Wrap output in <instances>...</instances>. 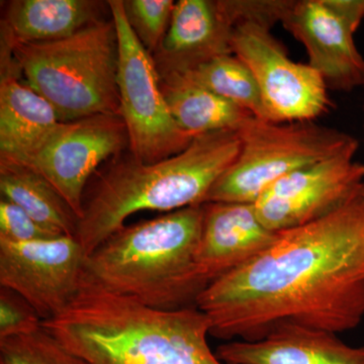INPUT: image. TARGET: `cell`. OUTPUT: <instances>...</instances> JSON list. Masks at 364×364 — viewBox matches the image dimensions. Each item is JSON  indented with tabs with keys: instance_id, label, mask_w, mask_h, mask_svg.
<instances>
[{
	"instance_id": "cell-1",
	"label": "cell",
	"mask_w": 364,
	"mask_h": 364,
	"mask_svg": "<svg viewBox=\"0 0 364 364\" xmlns=\"http://www.w3.org/2000/svg\"><path fill=\"white\" fill-rule=\"evenodd\" d=\"M210 336L265 338L280 325L339 334L364 318V200L279 232L262 252L203 291Z\"/></svg>"
},
{
	"instance_id": "cell-2",
	"label": "cell",
	"mask_w": 364,
	"mask_h": 364,
	"mask_svg": "<svg viewBox=\"0 0 364 364\" xmlns=\"http://www.w3.org/2000/svg\"><path fill=\"white\" fill-rule=\"evenodd\" d=\"M42 325L88 364H225L210 349V322L200 309L148 308L85 272L70 305Z\"/></svg>"
},
{
	"instance_id": "cell-3",
	"label": "cell",
	"mask_w": 364,
	"mask_h": 364,
	"mask_svg": "<svg viewBox=\"0 0 364 364\" xmlns=\"http://www.w3.org/2000/svg\"><path fill=\"white\" fill-rule=\"evenodd\" d=\"M239 151L238 132L220 131L195 136L186 149L158 162L130 159L114 165L83 200L76 238L86 257L136 213L203 205Z\"/></svg>"
},
{
	"instance_id": "cell-4",
	"label": "cell",
	"mask_w": 364,
	"mask_h": 364,
	"mask_svg": "<svg viewBox=\"0 0 364 364\" xmlns=\"http://www.w3.org/2000/svg\"><path fill=\"white\" fill-rule=\"evenodd\" d=\"M203 213L205 205H193L124 225L86 257L85 272L107 291L148 308H198L208 287L195 263Z\"/></svg>"
},
{
	"instance_id": "cell-5",
	"label": "cell",
	"mask_w": 364,
	"mask_h": 364,
	"mask_svg": "<svg viewBox=\"0 0 364 364\" xmlns=\"http://www.w3.org/2000/svg\"><path fill=\"white\" fill-rule=\"evenodd\" d=\"M6 46L26 85L51 105L60 123L119 116V42L112 18L95 21L66 39Z\"/></svg>"
},
{
	"instance_id": "cell-6",
	"label": "cell",
	"mask_w": 364,
	"mask_h": 364,
	"mask_svg": "<svg viewBox=\"0 0 364 364\" xmlns=\"http://www.w3.org/2000/svg\"><path fill=\"white\" fill-rule=\"evenodd\" d=\"M237 132L238 157L208 191L205 203H254L282 177L358 149L354 136L314 121L274 123L252 116Z\"/></svg>"
},
{
	"instance_id": "cell-7",
	"label": "cell",
	"mask_w": 364,
	"mask_h": 364,
	"mask_svg": "<svg viewBox=\"0 0 364 364\" xmlns=\"http://www.w3.org/2000/svg\"><path fill=\"white\" fill-rule=\"evenodd\" d=\"M119 42V116L136 161L151 164L178 154L193 141L179 128L165 102L151 53L129 23L123 0L107 2Z\"/></svg>"
},
{
	"instance_id": "cell-8",
	"label": "cell",
	"mask_w": 364,
	"mask_h": 364,
	"mask_svg": "<svg viewBox=\"0 0 364 364\" xmlns=\"http://www.w3.org/2000/svg\"><path fill=\"white\" fill-rule=\"evenodd\" d=\"M272 28L258 21L241 23L232 36V53L252 72L267 121H314L331 107L329 88L313 67L289 58Z\"/></svg>"
},
{
	"instance_id": "cell-9",
	"label": "cell",
	"mask_w": 364,
	"mask_h": 364,
	"mask_svg": "<svg viewBox=\"0 0 364 364\" xmlns=\"http://www.w3.org/2000/svg\"><path fill=\"white\" fill-rule=\"evenodd\" d=\"M356 151H345L275 181L253 203L263 226L274 233L305 226L358 200L364 164L354 160Z\"/></svg>"
},
{
	"instance_id": "cell-10",
	"label": "cell",
	"mask_w": 364,
	"mask_h": 364,
	"mask_svg": "<svg viewBox=\"0 0 364 364\" xmlns=\"http://www.w3.org/2000/svg\"><path fill=\"white\" fill-rule=\"evenodd\" d=\"M85 262L76 237L28 243L0 240V287L21 296L42 321L50 320L75 298Z\"/></svg>"
},
{
	"instance_id": "cell-11",
	"label": "cell",
	"mask_w": 364,
	"mask_h": 364,
	"mask_svg": "<svg viewBox=\"0 0 364 364\" xmlns=\"http://www.w3.org/2000/svg\"><path fill=\"white\" fill-rule=\"evenodd\" d=\"M127 144L128 134L119 114L61 123L28 168L45 177L80 219L88 179Z\"/></svg>"
},
{
	"instance_id": "cell-12",
	"label": "cell",
	"mask_w": 364,
	"mask_h": 364,
	"mask_svg": "<svg viewBox=\"0 0 364 364\" xmlns=\"http://www.w3.org/2000/svg\"><path fill=\"white\" fill-rule=\"evenodd\" d=\"M280 23L306 48L309 65L328 88L351 91L363 86L364 58L354 42L356 31L325 0H289Z\"/></svg>"
},
{
	"instance_id": "cell-13",
	"label": "cell",
	"mask_w": 364,
	"mask_h": 364,
	"mask_svg": "<svg viewBox=\"0 0 364 364\" xmlns=\"http://www.w3.org/2000/svg\"><path fill=\"white\" fill-rule=\"evenodd\" d=\"M241 23L239 0H181L156 51L158 72L182 73L215 57L233 54L232 36Z\"/></svg>"
},
{
	"instance_id": "cell-14",
	"label": "cell",
	"mask_w": 364,
	"mask_h": 364,
	"mask_svg": "<svg viewBox=\"0 0 364 364\" xmlns=\"http://www.w3.org/2000/svg\"><path fill=\"white\" fill-rule=\"evenodd\" d=\"M202 235L196 247V272L214 284L272 245L277 234L256 215L253 203H203Z\"/></svg>"
},
{
	"instance_id": "cell-15",
	"label": "cell",
	"mask_w": 364,
	"mask_h": 364,
	"mask_svg": "<svg viewBox=\"0 0 364 364\" xmlns=\"http://www.w3.org/2000/svg\"><path fill=\"white\" fill-rule=\"evenodd\" d=\"M225 364H364V346L344 343L337 334L284 324L265 338L233 340L215 350Z\"/></svg>"
},
{
	"instance_id": "cell-16",
	"label": "cell",
	"mask_w": 364,
	"mask_h": 364,
	"mask_svg": "<svg viewBox=\"0 0 364 364\" xmlns=\"http://www.w3.org/2000/svg\"><path fill=\"white\" fill-rule=\"evenodd\" d=\"M0 83V165L28 167L60 121L51 105L2 61Z\"/></svg>"
},
{
	"instance_id": "cell-17",
	"label": "cell",
	"mask_w": 364,
	"mask_h": 364,
	"mask_svg": "<svg viewBox=\"0 0 364 364\" xmlns=\"http://www.w3.org/2000/svg\"><path fill=\"white\" fill-rule=\"evenodd\" d=\"M98 2L88 0H18L7 11L9 43L55 42L75 35L97 20Z\"/></svg>"
},
{
	"instance_id": "cell-18",
	"label": "cell",
	"mask_w": 364,
	"mask_h": 364,
	"mask_svg": "<svg viewBox=\"0 0 364 364\" xmlns=\"http://www.w3.org/2000/svg\"><path fill=\"white\" fill-rule=\"evenodd\" d=\"M165 102L182 131L189 136L238 131L248 117L245 111L179 73L159 74Z\"/></svg>"
},
{
	"instance_id": "cell-19",
	"label": "cell",
	"mask_w": 364,
	"mask_h": 364,
	"mask_svg": "<svg viewBox=\"0 0 364 364\" xmlns=\"http://www.w3.org/2000/svg\"><path fill=\"white\" fill-rule=\"evenodd\" d=\"M2 198L55 233L76 237L79 218L45 177L32 168L0 165Z\"/></svg>"
},
{
	"instance_id": "cell-20",
	"label": "cell",
	"mask_w": 364,
	"mask_h": 364,
	"mask_svg": "<svg viewBox=\"0 0 364 364\" xmlns=\"http://www.w3.org/2000/svg\"><path fill=\"white\" fill-rule=\"evenodd\" d=\"M181 75L267 121L259 88L252 72L234 54L221 55L182 72Z\"/></svg>"
},
{
	"instance_id": "cell-21",
	"label": "cell",
	"mask_w": 364,
	"mask_h": 364,
	"mask_svg": "<svg viewBox=\"0 0 364 364\" xmlns=\"http://www.w3.org/2000/svg\"><path fill=\"white\" fill-rule=\"evenodd\" d=\"M0 364H88L42 327L0 338Z\"/></svg>"
},
{
	"instance_id": "cell-22",
	"label": "cell",
	"mask_w": 364,
	"mask_h": 364,
	"mask_svg": "<svg viewBox=\"0 0 364 364\" xmlns=\"http://www.w3.org/2000/svg\"><path fill=\"white\" fill-rule=\"evenodd\" d=\"M129 23L144 47L156 52L167 31L176 4L172 0H128L124 1Z\"/></svg>"
},
{
	"instance_id": "cell-23",
	"label": "cell",
	"mask_w": 364,
	"mask_h": 364,
	"mask_svg": "<svg viewBox=\"0 0 364 364\" xmlns=\"http://www.w3.org/2000/svg\"><path fill=\"white\" fill-rule=\"evenodd\" d=\"M66 236L55 233L35 221L25 210L1 198L0 200V240L11 243L48 240Z\"/></svg>"
},
{
	"instance_id": "cell-24",
	"label": "cell",
	"mask_w": 364,
	"mask_h": 364,
	"mask_svg": "<svg viewBox=\"0 0 364 364\" xmlns=\"http://www.w3.org/2000/svg\"><path fill=\"white\" fill-rule=\"evenodd\" d=\"M42 318L32 306L6 287L0 289V338L40 329Z\"/></svg>"
},
{
	"instance_id": "cell-25",
	"label": "cell",
	"mask_w": 364,
	"mask_h": 364,
	"mask_svg": "<svg viewBox=\"0 0 364 364\" xmlns=\"http://www.w3.org/2000/svg\"><path fill=\"white\" fill-rule=\"evenodd\" d=\"M325 2L349 26L358 31L364 20V0H325Z\"/></svg>"
},
{
	"instance_id": "cell-26",
	"label": "cell",
	"mask_w": 364,
	"mask_h": 364,
	"mask_svg": "<svg viewBox=\"0 0 364 364\" xmlns=\"http://www.w3.org/2000/svg\"><path fill=\"white\" fill-rule=\"evenodd\" d=\"M361 198H363V200H364V186H363V191H361Z\"/></svg>"
},
{
	"instance_id": "cell-27",
	"label": "cell",
	"mask_w": 364,
	"mask_h": 364,
	"mask_svg": "<svg viewBox=\"0 0 364 364\" xmlns=\"http://www.w3.org/2000/svg\"><path fill=\"white\" fill-rule=\"evenodd\" d=\"M363 87H364V81H363Z\"/></svg>"
}]
</instances>
